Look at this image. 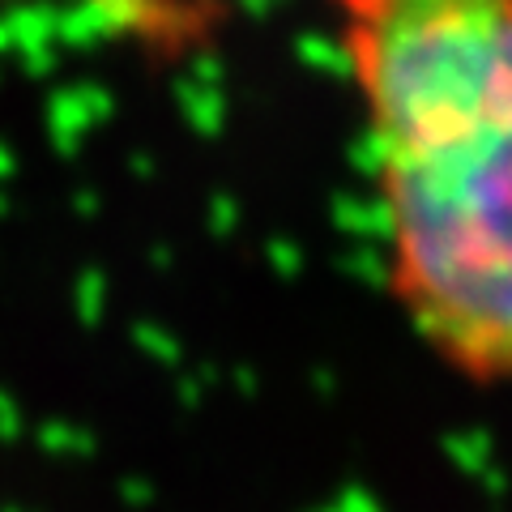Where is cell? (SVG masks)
<instances>
[{
  "instance_id": "7a4b0ae2",
  "label": "cell",
  "mask_w": 512,
  "mask_h": 512,
  "mask_svg": "<svg viewBox=\"0 0 512 512\" xmlns=\"http://www.w3.org/2000/svg\"><path fill=\"white\" fill-rule=\"evenodd\" d=\"M94 5L128 26H150L167 18V0H94Z\"/></svg>"
},
{
  "instance_id": "6da1fadb",
  "label": "cell",
  "mask_w": 512,
  "mask_h": 512,
  "mask_svg": "<svg viewBox=\"0 0 512 512\" xmlns=\"http://www.w3.org/2000/svg\"><path fill=\"white\" fill-rule=\"evenodd\" d=\"M410 329L512 384V0H333Z\"/></svg>"
}]
</instances>
